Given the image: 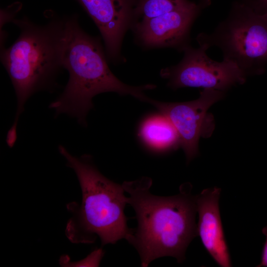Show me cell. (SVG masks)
I'll use <instances>...</instances> for the list:
<instances>
[{
  "instance_id": "obj_1",
  "label": "cell",
  "mask_w": 267,
  "mask_h": 267,
  "mask_svg": "<svg viewBox=\"0 0 267 267\" xmlns=\"http://www.w3.org/2000/svg\"><path fill=\"white\" fill-rule=\"evenodd\" d=\"M152 183L150 178L142 177L122 184L137 221L128 241L137 250L141 267L168 256L181 263L189 244L198 236L196 196L188 183L181 185L176 195H155L150 192Z\"/></svg>"
},
{
  "instance_id": "obj_2",
  "label": "cell",
  "mask_w": 267,
  "mask_h": 267,
  "mask_svg": "<svg viewBox=\"0 0 267 267\" xmlns=\"http://www.w3.org/2000/svg\"><path fill=\"white\" fill-rule=\"evenodd\" d=\"M62 63L68 71L69 80L49 107L56 116L68 115L84 126H87V115L93 107L95 95L114 92L146 102L148 97L144 91L156 88L153 84L130 86L117 78L108 65L100 43L82 29L76 16L64 18Z\"/></svg>"
},
{
  "instance_id": "obj_3",
  "label": "cell",
  "mask_w": 267,
  "mask_h": 267,
  "mask_svg": "<svg viewBox=\"0 0 267 267\" xmlns=\"http://www.w3.org/2000/svg\"><path fill=\"white\" fill-rule=\"evenodd\" d=\"M58 149L67 166L75 172L82 194L80 205L75 202L67 205L72 215L65 230L69 240L74 243H91L97 236L102 245L122 239L128 241L133 229L127 225L124 210L128 197L122 184L103 176L90 155L76 157L62 145Z\"/></svg>"
},
{
  "instance_id": "obj_4",
  "label": "cell",
  "mask_w": 267,
  "mask_h": 267,
  "mask_svg": "<svg viewBox=\"0 0 267 267\" xmlns=\"http://www.w3.org/2000/svg\"><path fill=\"white\" fill-rule=\"evenodd\" d=\"M12 22L20 34L10 47L2 48L0 57L16 95L12 125L17 127L27 100L39 91L52 88L63 68L64 19H53L44 25H37L26 17Z\"/></svg>"
},
{
  "instance_id": "obj_5",
  "label": "cell",
  "mask_w": 267,
  "mask_h": 267,
  "mask_svg": "<svg viewBox=\"0 0 267 267\" xmlns=\"http://www.w3.org/2000/svg\"><path fill=\"white\" fill-rule=\"evenodd\" d=\"M199 46L219 48L223 59L235 63L246 75L263 74L267 65V15L246 3H237L210 34L200 33Z\"/></svg>"
},
{
  "instance_id": "obj_6",
  "label": "cell",
  "mask_w": 267,
  "mask_h": 267,
  "mask_svg": "<svg viewBox=\"0 0 267 267\" xmlns=\"http://www.w3.org/2000/svg\"><path fill=\"white\" fill-rule=\"evenodd\" d=\"M207 50L203 46H187L181 60L162 69L161 76L173 89L193 87L223 91L245 82L246 75L235 63L225 59L215 61L208 56Z\"/></svg>"
},
{
  "instance_id": "obj_7",
  "label": "cell",
  "mask_w": 267,
  "mask_h": 267,
  "mask_svg": "<svg viewBox=\"0 0 267 267\" xmlns=\"http://www.w3.org/2000/svg\"><path fill=\"white\" fill-rule=\"evenodd\" d=\"M223 96L222 91L205 89L196 100L181 102H164L148 97L146 102L166 116L176 129L180 144L187 161L197 154L199 139L203 134L207 110Z\"/></svg>"
},
{
  "instance_id": "obj_8",
  "label": "cell",
  "mask_w": 267,
  "mask_h": 267,
  "mask_svg": "<svg viewBox=\"0 0 267 267\" xmlns=\"http://www.w3.org/2000/svg\"><path fill=\"white\" fill-rule=\"evenodd\" d=\"M203 4L194 2L162 15L136 22L134 31L145 47H173L183 50L187 46L190 30Z\"/></svg>"
},
{
  "instance_id": "obj_9",
  "label": "cell",
  "mask_w": 267,
  "mask_h": 267,
  "mask_svg": "<svg viewBox=\"0 0 267 267\" xmlns=\"http://www.w3.org/2000/svg\"><path fill=\"white\" fill-rule=\"evenodd\" d=\"M78 0L99 29L108 57L118 60L124 35L134 22L136 0Z\"/></svg>"
},
{
  "instance_id": "obj_10",
  "label": "cell",
  "mask_w": 267,
  "mask_h": 267,
  "mask_svg": "<svg viewBox=\"0 0 267 267\" xmlns=\"http://www.w3.org/2000/svg\"><path fill=\"white\" fill-rule=\"evenodd\" d=\"M221 189L217 187L204 189L196 196L197 225L205 248L221 267L231 266L228 248L225 241L220 216L219 200Z\"/></svg>"
},
{
  "instance_id": "obj_11",
  "label": "cell",
  "mask_w": 267,
  "mask_h": 267,
  "mask_svg": "<svg viewBox=\"0 0 267 267\" xmlns=\"http://www.w3.org/2000/svg\"><path fill=\"white\" fill-rule=\"evenodd\" d=\"M154 115L146 119L139 129V135L149 147L156 151H165L180 144L178 132L165 115Z\"/></svg>"
},
{
  "instance_id": "obj_12",
  "label": "cell",
  "mask_w": 267,
  "mask_h": 267,
  "mask_svg": "<svg viewBox=\"0 0 267 267\" xmlns=\"http://www.w3.org/2000/svg\"><path fill=\"white\" fill-rule=\"evenodd\" d=\"M188 0H136L134 20L139 21L154 18L188 5Z\"/></svg>"
},
{
  "instance_id": "obj_13",
  "label": "cell",
  "mask_w": 267,
  "mask_h": 267,
  "mask_svg": "<svg viewBox=\"0 0 267 267\" xmlns=\"http://www.w3.org/2000/svg\"><path fill=\"white\" fill-rule=\"evenodd\" d=\"M104 255V253L102 249H97L93 251L90 255L87 257L85 259L78 262L77 263H67L63 265H73L74 266H86V267H98L99 265V263ZM72 265V266H73Z\"/></svg>"
},
{
  "instance_id": "obj_14",
  "label": "cell",
  "mask_w": 267,
  "mask_h": 267,
  "mask_svg": "<svg viewBox=\"0 0 267 267\" xmlns=\"http://www.w3.org/2000/svg\"><path fill=\"white\" fill-rule=\"evenodd\" d=\"M19 3L13 4V5L7 7L6 9L1 10V19H2V26L4 23L9 21H12L14 19V16L16 13L19 10L21 7Z\"/></svg>"
},
{
  "instance_id": "obj_15",
  "label": "cell",
  "mask_w": 267,
  "mask_h": 267,
  "mask_svg": "<svg viewBox=\"0 0 267 267\" xmlns=\"http://www.w3.org/2000/svg\"><path fill=\"white\" fill-rule=\"evenodd\" d=\"M246 3L257 12L267 15V0H249Z\"/></svg>"
},
{
  "instance_id": "obj_16",
  "label": "cell",
  "mask_w": 267,
  "mask_h": 267,
  "mask_svg": "<svg viewBox=\"0 0 267 267\" xmlns=\"http://www.w3.org/2000/svg\"><path fill=\"white\" fill-rule=\"evenodd\" d=\"M262 233L266 236V240L263 248L261 263L257 267H267V224L262 229Z\"/></svg>"
},
{
  "instance_id": "obj_17",
  "label": "cell",
  "mask_w": 267,
  "mask_h": 267,
  "mask_svg": "<svg viewBox=\"0 0 267 267\" xmlns=\"http://www.w3.org/2000/svg\"><path fill=\"white\" fill-rule=\"evenodd\" d=\"M17 137V129L11 127L7 132L6 137V142L9 147H12L14 146Z\"/></svg>"
}]
</instances>
